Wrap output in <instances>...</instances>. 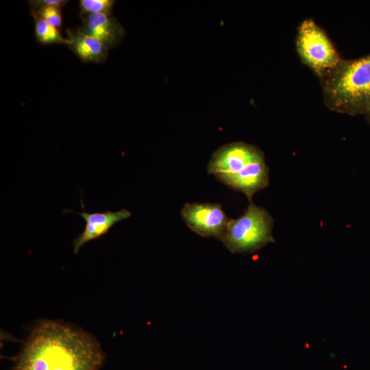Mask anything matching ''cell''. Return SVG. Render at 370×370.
Masks as SVG:
<instances>
[{
    "label": "cell",
    "mask_w": 370,
    "mask_h": 370,
    "mask_svg": "<svg viewBox=\"0 0 370 370\" xmlns=\"http://www.w3.org/2000/svg\"><path fill=\"white\" fill-rule=\"evenodd\" d=\"M104 359L90 334L46 320L32 330L12 370H99Z\"/></svg>",
    "instance_id": "1"
},
{
    "label": "cell",
    "mask_w": 370,
    "mask_h": 370,
    "mask_svg": "<svg viewBox=\"0 0 370 370\" xmlns=\"http://www.w3.org/2000/svg\"><path fill=\"white\" fill-rule=\"evenodd\" d=\"M208 173L249 199L269 185V168L263 152L256 146L233 142L216 150L208 162Z\"/></svg>",
    "instance_id": "2"
},
{
    "label": "cell",
    "mask_w": 370,
    "mask_h": 370,
    "mask_svg": "<svg viewBox=\"0 0 370 370\" xmlns=\"http://www.w3.org/2000/svg\"><path fill=\"white\" fill-rule=\"evenodd\" d=\"M324 103L330 110L348 114H365L370 107V53L342 59L321 79Z\"/></svg>",
    "instance_id": "3"
},
{
    "label": "cell",
    "mask_w": 370,
    "mask_h": 370,
    "mask_svg": "<svg viewBox=\"0 0 370 370\" xmlns=\"http://www.w3.org/2000/svg\"><path fill=\"white\" fill-rule=\"evenodd\" d=\"M274 220L264 208L251 199L244 213L231 220L221 242L232 254H251L274 242L272 234Z\"/></svg>",
    "instance_id": "4"
},
{
    "label": "cell",
    "mask_w": 370,
    "mask_h": 370,
    "mask_svg": "<svg viewBox=\"0 0 370 370\" xmlns=\"http://www.w3.org/2000/svg\"><path fill=\"white\" fill-rule=\"evenodd\" d=\"M297 51L302 62L321 79L342 60L326 33L312 19L297 27Z\"/></svg>",
    "instance_id": "5"
},
{
    "label": "cell",
    "mask_w": 370,
    "mask_h": 370,
    "mask_svg": "<svg viewBox=\"0 0 370 370\" xmlns=\"http://www.w3.org/2000/svg\"><path fill=\"white\" fill-rule=\"evenodd\" d=\"M181 216L187 226L204 237L223 238L232 219L219 204L186 203L181 210Z\"/></svg>",
    "instance_id": "6"
},
{
    "label": "cell",
    "mask_w": 370,
    "mask_h": 370,
    "mask_svg": "<svg viewBox=\"0 0 370 370\" xmlns=\"http://www.w3.org/2000/svg\"><path fill=\"white\" fill-rule=\"evenodd\" d=\"M82 212H77L71 210H64L80 215L85 221L84 230L73 240V253L77 254L81 247L89 241L97 239L106 235L117 223L130 218L132 212L125 208L112 212L106 210L103 212L88 213L85 211L81 199Z\"/></svg>",
    "instance_id": "7"
},
{
    "label": "cell",
    "mask_w": 370,
    "mask_h": 370,
    "mask_svg": "<svg viewBox=\"0 0 370 370\" xmlns=\"http://www.w3.org/2000/svg\"><path fill=\"white\" fill-rule=\"evenodd\" d=\"M79 16L82 18V25L78 29L96 38L108 49L118 45L125 36V28L112 14Z\"/></svg>",
    "instance_id": "8"
},
{
    "label": "cell",
    "mask_w": 370,
    "mask_h": 370,
    "mask_svg": "<svg viewBox=\"0 0 370 370\" xmlns=\"http://www.w3.org/2000/svg\"><path fill=\"white\" fill-rule=\"evenodd\" d=\"M67 47L84 63H102L108 58V48L96 38L77 29L66 30Z\"/></svg>",
    "instance_id": "9"
},
{
    "label": "cell",
    "mask_w": 370,
    "mask_h": 370,
    "mask_svg": "<svg viewBox=\"0 0 370 370\" xmlns=\"http://www.w3.org/2000/svg\"><path fill=\"white\" fill-rule=\"evenodd\" d=\"M32 15L34 21L35 37L38 43L41 45L62 44L66 46L69 45V39L64 38L58 28L37 16L32 14Z\"/></svg>",
    "instance_id": "10"
},
{
    "label": "cell",
    "mask_w": 370,
    "mask_h": 370,
    "mask_svg": "<svg viewBox=\"0 0 370 370\" xmlns=\"http://www.w3.org/2000/svg\"><path fill=\"white\" fill-rule=\"evenodd\" d=\"M116 1L80 0L79 16L97 14H112Z\"/></svg>",
    "instance_id": "11"
},
{
    "label": "cell",
    "mask_w": 370,
    "mask_h": 370,
    "mask_svg": "<svg viewBox=\"0 0 370 370\" xmlns=\"http://www.w3.org/2000/svg\"><path fill=\"white\" fill-rule=\"evenodd\" d=\"M61 10V8L55 6L42 7L36 10H31V13L59 29L62 24Z\"/></svg>",
    "instance_id": "12"
},
{
    "label": "cell",
    "mask_w": 370,
    "mask_h": 370,
    "mask_svg": "<svg viewBox=\"0 0 370 370\" xmlns=\"http://www.w3.org/2000/svg\"><path fill=\"white\" fill-rule=\"evenodd\" d=\"M30 10H36L42 7L55 6L62 8L69 1L67 0H30L27 1Z\"/></svg>",
    "instance_id": "13"
},
{
    "label": "cell",
    "mask_w": 370,
    "mask_h": 370,
    "mask_svg": "<svg viewBox=\"0 0 370 370\" xmlns=\"http://www.w3.org/2000/svg\"><path fill=\"white\" fill-rule=\"evenodd\" d=\"M367 115V118L369 119V120L370 121V107L367 110V111L366 112V113L365 114Z\"/></svg>",
    "instance_id": "14"
}]
</instances>
